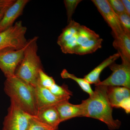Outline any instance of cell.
I'll return each instance as SVG.
<instances>
[{
    "instance_id": "cell-17",
    "label": "cell",
    "mask_w": 130,
    "mask_h": 130,
    "mask_svg": "<svg viewBox=\"0 0 130 130\" xmlns=\"http://www.w3.org/2000/svg\"><path fill=\"white\" fill-rule=\"evenodd\" d=\"M80 26L79 23L73 20L68 23L58 37L57 41L58 45L60 46L65 42L77 35Z\"/></svg>"
},
{
    "instance_id": "cell-20",
    "label": "cell",
    "mask_w": 130,
    "mask_h": 130,
    "mask_svg": "<svg viewBox=\"0 0 130 130\" xmlns=\"http://www.w3.org/2000/svg\"><path fill=\"white\" fill-rule=\"evenodd\" d=\"M48 89L55 95L60 98L70 99L71 96L72 95V92L68 89V87L66 85L59 86L55 83Z\"/></svg>"
},
{
    "instance_id": "cell-5",
    "label": "cell",
    "mask_w": 130,
    "mask_h": 130,
    "mask_svg": "<svg viewBox=\"0 0 130 130\" xmlns=\"http://www.w3.org/2000/svg\"><path fill=\"white\" fill-rule=\"evenodd\" d=\"M122 61L120 64L114 62L109 65L112 74L95 86H121L130 89V61L123 59Z\"/></svg>"
},
{
    "instance_id": "cell-30",
    "label": "cell",
    "mask_w": 130,
    "mask_h": 130,
    "mask_svg": "<svg viewBox=\"0 0 130 130\" xmlns=\"http://www.w3.org/2000/svg\"><path fill=\"white\" fill-rule=\"evenodd\" d=\"M55 130H58V128H57V129H55Z\"/></svg>"
},
{
    "instance_id": "cell-4",
    "label": "cell",
    "mask_w": 130,
    "mask_h": 130,
    "mask_svg": "<svg viewBox=\"0 0 130 130\" xmlns=\"http://www.w3.org/2000/svg\"><path fill=\"white\" fill-rule=\"evenodd\" d=\"M27 28L22 21L16 22L12 27L0 32V51L18 50L24 48L28 40L25 37Z\"/></svg>"
},
{
    "instance_id": "cell-14",
    "label": "cell",
    "mask_w": 130,
    "mask_h": 130,
    "mask_svg": "<svg viewBox=\"0 0 130 130\" xmlns=\"http://www.w3.org/2000/svg\"><path fill=\"white\" fill-rule=\"evenodd\" d=\"M107 95L113 108H119L121 101L130 97L129 89L121 86H107Z\"/></svg>"
},
{
    "instance_id": "cell-21",
    "label": "cell",
    "mask_w": 130,
    "mask_h": 130,
    "mask_svg": "<svg viewBox=\"0 0 130 130\" xmlns=\"http://www.w3.org/2000/svg\"><path fill=\"white\" fill-rule=\"evenodd\" d=\"M57 128H53L40 121L36 116H33L30 120L26 130H55Z\"/></svg>"
},
{
    "instance_id": "cell-13",
    "label": "cell",
    "mask_w": 130,
    "mask_h": 130,
    "mask_svg": "<svg viewBox=\"0 0 130 130\" xmlns=\"http://www.w3.org/2000/svg\"><path fill=\"white\" fill-rule=\"evenodd\" d=\"M114 39L113 45L121 59L130 61V34L124 31Z\"/></svg>"
},
{
    "instance_id": "cell-16",
    "label": "cell",
    "mask_w": 130,
    "mask_h": 130,
    "mask_svg": "<svg viewBox=\"0 0 130 130\" xmlns=\"http://www.w3.org/2000/svg\"><path fill=\"white\" fill-rule=\"evenodd\" d=\"M103 40L97 38L89 40L77 46L74 54L79 55H84L91 54L102 47Z\"/></svg>"
},
{
    "instance_id": "cell-26",
    "label": "cell",
    "mask_w": 130,
    "mask_h": 130,
    "mask_svg": "<svg viewBox=\"0 0 130 130\" xmlns=\"http://www.w3.org/2000/svg\"><path fill=\"white\" fill-rule=\"evenodd\" d=\"M119 108H121L125 111L127 113L130 112V97L125 98L120 103Z\"/></svg>"
},
{
    "instance_id": "cell-12",
    "label": "cell",
    "mask_w": 130,
    "mask_h": 130,
    "mask_svg": "<svg viewBox=\"0 0 130 130\" xmlns=\"http://www.w3.org/2000/svg\"><path fill=\"white\" fill-rule=\"evenodd\" d=\"M36 117L42 123L54 128H58V126L61 123L55 106L38 109Z\"/></svg>"
},
{
    "instance_id": "cell-7",
    "label": "cell",
    "mask_w": 130,
    "mask_h": 130,
    "mask_svg": "<svg viewBox=\"0 0 130 130\" xmlns=\"http://www.w3.org/2000/svg\"><path fill=\"white\" fill-rule=\"evenodd\" d=\"M25 48L0 51V69L6 78L15 76L16 69L23 58Z\"/></svg>"
},
{
    "instance_id": "cell-1",
    "label": "cell",
    "mask_w": 130,
    "mask_h": 130,
    "mask_svg": "<svg viewBox=\"0 0 130 130\" xmlns=\"http://www.w3.org/2000/svg\"><path fill=\"white\" fill-rule=\"evenodd\" d=\"M82 101L83 117L96 119L102 121L110 130L118 129L121 121L115 120L112 116V107L107 95V86H96L92 95Z\"/></svg>"
},
{
    "instance_id": "cell-11",
    "label": "cell",
    "mask_w": 130,
    "mask_h": 130,
    "mask_svg": "<svg viewBox=\"0 0 130 130\" xmlns=\"http://www.w3.org/2000/svg\"><path fill=\"white\" fill-rule=\"evenodd\" d=\"M61 122L76 117H83V109L81 104L73 105L69 100L63 101L55 106Z\"/></svg>"
},
{
    "instance_id": "cell-29",
    "label": "cell",
    "mask_w": 130,
    "mask_h": 130,
    "mask_svg": "<svg viewBox=\"0 0 130 130\" xmlns=\"http://www.w3.org/2000/svg\"><path fill=\"white\" fill-rule=\"evenodd\" d=\"M8 8H4L1 10H0V21H1V20L2 19L3 17V15H4V13H5L6 10Z\"/></svg>"
},
{
    "instance_id": "cell-18",
    "label": "cell",
    "mask_w": 130,
    "mask_h": 130,
    "mask_svg": "<svg viewBox=\"0 0 130 130\" xmlns=\"http://www.w3.org/2000/svg\"><path fill=\"white\" fill-rule=\"evenodd\" d=\"M100 38V36L94 31L85 26L80 25L77 34V46L89 40Z\"/></svg>"
},
{
    "instance_id": "cell-24",
    "label": "cell",
    "mask_w": 130,
    "mask_h": 130,
    "mask_svg": "<svg viewBox=\"0 0 130 130\" xmlns=\"http://www.w3.org/2000/svg\"><path fill=\"white\" fill-rule=\"evenodd\" d=\"M123 30L130 34V17L126 12L117 14Z\"/></svg>"
},
{
    "instance_id": "cell-23",
    "label": "cell",
    "mask_w": 130,
    "mask_h": 130,
    "mask_svg": "<svg viewBox=\"0 0 130 130\" xmlns=\"http://www.w3.org/2000/svg\"><path fill=\"white\" fill-rule=\"evenodd\" d=\"M81 0H65L64 1L65 7L67 10L68 23L72 21V16L74 14L77 6L81 2Z\"/></svg>"
},
{
    "instance_id": "cell-27",
    "label": "cell",
    "mask_w": 130,
    "mask_h": 130,
    "mask_svg": "<svg viewBox=\"0 0 130 130\" xmlns=\"http://www.w3.org/2000/svg\"><path fill=\"white\" fill-rule=\"evenodd\" d=\"M15 1V0H0V10L9 7Z\"/></svg>"
},
{
    "instance_id": "cell-15",
    "label": "cell",
    "mask_w": 130,
    "mask_h": 130,
    "mask_svg": "<svg viewBox=\"0 0 130 130\" xmlns=\"http://www.w3.org/2000/svg\"><path fill=\"white\" fill-rule=\"evenodd\" d=\"M120 57L118 53L109 56L89 73L85 76L84 78L90 84H94L95 85L98 84L101 81L100 80V76L102 71L106 68L114 63Z\"/></svg>"
},
{
    "instance_id": "cell-8",
    "label": "cell",
    "mask_w": 130,
    "mask_h": 130,
    "mask_svg": "<svg viewBox=\"0 0 130 130\" xmlns=\"http://www.w3.org/2000/svg\"><path fill=\"white\" fill-rule=\"evenodd\" d=\"M92 2L112 29V34L113 38L124 31L118 16L112 9L108 1L93 0Z\"/></svg>"
},
{
    "instance_id": "cell-2",
    "label": "cell",
    "mask_w": 130,
    "mask_h": 130,
    "mask_svg": "<svg viewBox=\"0 0 130 130\" xmlns=\"http://www.w3.org/2000/svg\"><path fill=\"white\" fill-rule=\"evenodd\" d=\"M4 89L11 100L21 109L31 116H36L38 108L35 87L14 76L6 78Z\"/></svg>"
},
{
    "instance_id": "cell-10",
    "label": "cell",
    "mask_w": 130,
    "mask_h": 130,
    "mask_svg": "<svg viewBox=\"0 0 130 130\" xmlns=\"http://www.w3.org/2000/svg\"><path fill=\"white\" fill-rule=\"evenodd\" d=\"M35 91L38 110L42 108L56 106L63 101L70 99L57 97L48 89L43 88L38 85L35 86Z\"/></svg>"
},
{
    "instance_id": "cell-25",
    "label": "cell",
    "mask_w": 130,
    "mask_h": 130,
    "mask_svg": "<svg viewBox=\"0 0 130 130\" xmlns=\"http://www.w3.org/2000/svg\"><path fill=\"white\" fill-rule=\"evenodd\" d=\"M109 5L116 14L125 12L123 3L120 0H109L108 1Z\"/></svg>"
},
{
    "instance_id": "cell-3",
    "label": "cell",
    "mask_w": 130,
    "mask_h": 130,
    "mask_svg": "<svg viewBox=\"0 0 130 130\" xmlns=\"http://www.w3.org/2000/svg\"><path fill=\"white\" fill-rule=\"evenodd\" d=\"M38 38L35 36L27 41L23 58L15 73L16 77L34 87L37 85L39 71L43 69L41 60L37 54Z\"/></svg>"
},
{
    "instance_id": "cell-28",
    "label": "cell",
    "mask_w": 130,
    "mask_h": 130,
    "mask_svg": "<svg viewBox=\"0 0 130 130\" xmlns=\"http://www.w3.org/2000/svg\"><path fill=\"white\" fill-rule=\"evenodd\" d=\"M121 1L126 12L130 16V1L129 0H121Z\"/></svg>"
},
{
    "instance_id": "cell-9",
    "label": "cell",
    "mask_w": 130,
    "mask_h": 130,
    "mask_svg": "<svg viewBox=\"0 0 130 130\" xmlns=\"http://www.w3.org/2000/svg\"><path fill=\"white\" fill-rule=\"evenodd\" d=\"M29 2V0H15L14 3L8 8L0 21V32L13 25L16 20L23 14L24 9Z\"/></svg>"
},
{
    "instance_id": "cell-6",
    "label": "cell",
    "mask_w": 130,
    "mask_h": 130,
    "mask_svg": "<svg viewBox=\"0 0 130 130\" xmlns=\"http://www.w3.org/2000/svg\"><path fill=\"white\" fill-rule=\"evenodd\" d=\"M32 117L11 100L7 115L3 122L2 130H26Z\"/></svg>"
},
{
    "instance_id": "cell-22",
    "label": "cell",
    "mask_w": 130,
    "mask_h": 130,
    "mask_svg": "<svg viewBox=\"0 0 130 130\" xmlns=\"http://www.w3.org/2000/svg\"><path fill=\"white\" fill-rule=\"evenodd\" d=\"M55 83V81L53 77L50 76L46 74L43 69L40 70L37 85L43 88L49 89Z\"/></svg>"
},
{
    "instance_id": "cell-19",
    "label": "cell",
    "mask_w": 130,
    "mask_h": 130,
    "mask_svg": "<svg viewBox=\"0 0 130 130\" xmlns=\"http://www.w3.org/2000/svg\"><path fill=\"white\" fill-rule=\"evenodd\" d=\"M61 76L63 78H70L74 80L78 84L81 89L84 92L88 94L89 96L92 95L94 93L90 84L84 78H79L75 76L74 74H71L64 69L61 73Z\"/></svg>"
}]
</instances>
